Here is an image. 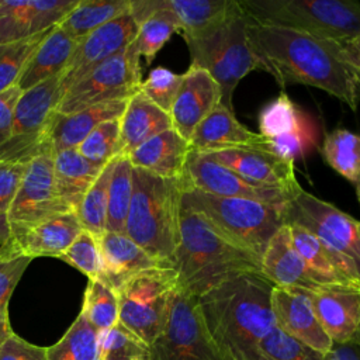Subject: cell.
Returning a JSON list of instances; mask_svg holds the SVG:
<instances>
[{
	"mask_svg": "<svg viewBox=\"0 0 360 360\" xmlns=\"http://www.w3.org/2000/svg\"><path fill=\"white\" fill-rule=\"evenodd\" d=\"M248 38L259 69L283 87H318L356 110L360 103V72L350 65L339 42L290 27L249 18Z\"/></svg>",
	"mask_w": 360,
	"mask_h": 360,
	"instance_id": "1",
	"label": "cell"
},
{
	"mask_svg": "<svg viewBox=\"0 0 360 360\" xmlns=\"http://www.w3.org/2000/svg\"><path fill=\"white\" fill-rule=\"evenodd\" d=\"M273 287L263 274L243 273L198 297L205 329L224 360H259L257 346L276 326Z\"/></svg>",
	"mask_w": 360,
	"mask_h": 360,
	"instance_id": "2",
	"label": "cell"
},
{
	"mask_svg": "<svg viewBox=\"0 0 360 360\" xmlns=\"http://www.w3.org/2000/svg\"><path fill=\"white\" fill-rule=\"evenodd\" d=\"M172 269L177 288L198 298L239 274H262V262L224 238L201 214L181 201L180 239Z\"/></svg>",
	"mask_w": 360,
	"mask_h": 360,
	"instance_id": "3",
	"label": "cell"
},
{
	"mask_svg": "<svg viewBox=\"0 0 360 360\" xmlns=\"http://www.w3.org/2000/svg\"><path fill=\"white\" fill-rule=\"evenodd\" d=\"M132 180L125 235L163 267L172 269L180 239L183 177L165 179L134 167Z\"/></svg>",
	"mask_w": 360,
	"mask_h": 360,
	"instance_id": "4",
	"label": "cell"
},
{
	"mask_svg": "<svg viewBox=\"0 0 360 360\" xmlns=\"http://www.w3.org/2000/svg\"><path fill=\"white\" fill-rule=\"evenodd\" d=\"M181 201L201 214L224 238L260 262L270 238L285 224V205L219 197L194 188H184Z\"/></svg>",
	"mask_w": 360,
	"mask_h": 360,
	"instance_id": "5",
	"label": "cell"
},
{
	"mask_svg": "<svg viewBox=\"0 0 360 360\" xmlns=\"http://www.w3.org/2000/svg\"><path fill=\"white\" fill-rule=\"evenodd\" d=\"M257 22L290 27L336 42L360 35V3L354 0H239Z\"/></svg>",
	"mask_w": 360,
	"mask_h": 360,
	"instance_id": "6",
	"label": "cell"
},
{
	"mask_svg": "<svg viewBox=\"0 0 360 360\" xmlns=\"http://www.w3.org/2000/svg\"><path fill=\"white\" fill-rule=\"evenodd\" d=\"M249 17L243 8L211 35L186 41L191 65L204 69L221 89V104L233 111L232 96L239 82L259 69L248 38Z\"/></svg>",
	"mask_w": 360,
	"mask_h": 360,
	"instance_id": "7",
	"label": "cell"
},
{
	"mask_svg": "<svg viewBox=\"0 0 360 360\" xmlns=\"http://www.w3.org/2000/svg\"><path fill=\"white\" fill-rule=\"evenodd\" d=\"M177 288L173 269L155 267L129 278L118 291V322L146 345L163 330Z\"/></svg>",
	"mask_w": 360,
	"mask_h": 360,
	"instance_id": "8",
	"label": "cell"
},
{
	"mask_svg": "<svg viewBox=\"0 0 360 360\" xmlns=\"http://www.w3.org/2000/svg\"><path fill=\"white\" fill-rule=\"evenodd\" d=\"M60 76H53L21 93L14 108L10 139L0 148V162H24L52 152L51 121L63 97Z\"/></svg>",
	"mask_w": 360,
	"mask_h": 360,
	"instance_id": "9",
	"label": "cell"
},
{
	"mask_svg": "<svg viewBox=\"0 0 360 360\" xmlns=\"http://www.w3.org/2000/svg\"><path fill=\"white\" fill-rule=\"evenodd\" d=\"M139 59L131 42L125 51L94 66L69 87L56 111L70 114L105 101L131 98L142 83Z\"/></svg>",
	"mask_w": 360,
	"mask_h": 360,
	"instance_id": "10",
	"label": "cell"
},
{
	"mask_svg": "<svg viewBox=\"0 0 360 360\" xmlns=\"http://www.w3.org/2000/svg\"><path fill=\"white\" fill-rule=\"evenodd\" d=\"M150 347V360H224L211 340L198 298L176 288L166 325Z\"/></svg>",
	"mask_w": 360,
	"mask_h": 360,
	"instance_id": "11",
	"label": "cell"
},
{
	"mask_svg": "<svg viewBox=\"0 0 360 360\" xmlns=\"http://www.w3.org/2000/svg\"><path fill=\"white\" fill-rule=\"evenodd\" d=\"M285 224L300 225L349 260L360 277V221L305 190L285 205Z\"/></svg>",
	"mask_w": 360,
	"mask_h": 360,
	"instance_id": "12",
	"label": "cell"
},
{
	"mask_svg": "<svg viewBox=\"0 0 360 360\" xmlns=\"http://www.w3.org/2000/svg\"><path fill=\"white\" fill-rule=\"evenodd\" d=\"M66 212H72V210L59 198L56 191L53 152H45L28 162L17 195L7 212L10 231Z\"/></svg>",
	"mask_w": 360,
	"mask_h": 360,
	"instance_id": "13",
	"label": "cell"
},
{
	"mask_svg": "<svg viewBox=\"0 0 360 360\" xmlns=\"http://www.w3.org/2000/svg\"><path fill=\"white\" fill-rule=\"evenodd\" d=\"M183 183L184 188H194L212 195L246 198L274 205H287L295 197L278 188L253 184L215 162L210 155L195 150L188 153Z\"/></svg>",
	"mask_w": 360,
	"mask_h": 360,
	"instance_id": "14",
	"label": "cell"
},
{
	"mask_svg": "<svg viewBox=\"0 0 360 360\" xmlns=\"http://www.w3.org/2000/svg\"><path fill=\"white\" fill-rule=\"evenodd\" d=\"M139 25L129 10L105 22L82 39L60 76V91H65L87 75L94 66L125 51L135 39Z\"/></svg>",
	"mask_w": 360,
	"mask_h": 360,
	"instance_id": "15",
	"label": "cell"
},
{
	"mask_svg": "<svg viewBox=\"0 0 360 360\" xmlns=\"http://www.w3.org/2000/svg\"><path fill=\"white\" fill-rule=\"evenodd\" d=\"M79 0H0V45L56 27Z\"/></svg>",
	"mask_w": 360,
	"mask_h": 360,
	"instance_id": "16",
	"label": "cell"
},
{
	"mask_svg": "<svg viewBox=\"0 0 360 360\" xmlns=\"http://www.w3.org/2000/svg\"><path fill=\"white\" fill-rule=\"evenodd\" d=\"M207 155L253 184L278 188L291 195H297L302 188L295 177L294 163L270 152L256 149H226Z\"/></svg>",
	"mask_w": 360,
	"mask_h": 360,
	"instance_id": "17",
	"label": "cell"
},
{
	"mask_svg": "<svg viewBox=\"0 0 360 360\" xmlns=\"http://www.w3.org/2000/svg\"><path fill=\"white\" fill-rule=\"evenodd\" d=\"M219 103L218 83L204 69L190 65L169 112L172 128L190 142L195 128Z\"/></svg>",
	"mask_w": 360,
	"mask_h": 360,
	"instance_id": "18",
	"label": "cell"
},
{
	"mask_svg": "<svg viewBox=\"0 0 360 360\" xmlns=\"http://www.w3.org/2000/svg\"><path fill=\"white\" fill-rule=\"evenodd\" d=\"M271 311L276 326L283 332L321 353L330 350L333 343L318 321L309 292L274 285Z\"/></svg>",
	"mask_w": 360,
	"mask_h": 360,
	"instance_id": "19",
	"label": "cell"
},
{
	"mask_svg": "<svg viewBox=\"0 0 360 360\" xmlns=\"http://www.w3.org/2000/svg\"><path fill=\"white\" fill-rule=\"evenodd\" d=\"M83 231L75 211L56 215L34 225L11 229L10 238L3 243L18 256L59 257Z\"/></svg>",
	"mask_w": 360,
	"mask_h": 360,
	"instance_id": "20",
	"label": "cell"
},
{
	"mask_svg": "<svg viewBox=\"0 0 360 360\" xmlns=\"http://www.w3.org/2000/svg\"><path fill=\"white\" fill-rule=\"evenodd\" d=\"M292 245L302 257L311 278L321 287L360 285L354 266L342 255L316 238L308 229L288 224Z\"/></svg>",
	"mask_w": 360,
	"mask_h": 360,
	"instance_id": "21",
	"label": "cell"
},
{
	"mask_svg": "<svg viewBox=\"0 0 360 360\" xmlns=\"http://www.w3.org/2000/svg\"><path fill=\"white\" fill-rule=\"evenodd\" d=\"M191 150L211 153L226 149L269 152V139L243 127L221 103L200 122L190 139Z\"/></svg>",
	"mask_w": 360,
	"mask_h": 360,
	"instance_id": "22",
	"label": "cell"
},
{
	"mask_svg": "<svg viewBox=\"0 0 360 360\" xmlns=\"http://www.w3.org/2000/svg\"><path fill=\"white\" fill-rule=\"evenodd\" d=\"M315 314L332 343H345L360 329V285L325 287L309 292Z\"/></svg>",
	"mask_w": 360,
	"mask_h": 360,
	"instance_id": "23",
	"label": "cell"
},
{
	"mask_svg": "<svg viewBox=\"0 0 360 360\" xmlns=\"http://www.w3.org/2000/svg\"><path fill=\"white\" fill-rule=\"evenodd\" d=\"M98 280L115 292L134 276L155 267H163L125 233L105 231L98 238Z\"/></svg>",
	"mask_w": 360,
	"mask_h": 360,
	"instance_id": "24",
	"label": "cell"
},
{
	"mask_svg": "<svg viewBox=\"0 0 360 360\" xmlns=\"http://www.w3.org/2000/svg\"><path fill=\"white\" fill-rule=\"evenodd\" d=\"M262 274L276 287L314 292L321 287L311 278L307 266L292 245L288 224L270 238L262 256Z\"/></svg>",
	"mask_w": 360,
	"mask_h": 360,
	"instance_id": "25",
	"label": "cell"
},
{
	"mask_svg": "<svg viewBox=\"0 0 360 360\" xmlns=\"http://www.w3.org/2000/svg\"><path fill=\"white\" fill-rule=\"evenodd\" d=\"M190 150V142L170 128L139 145L127 158L132 167L158 177L181 179Z\"/></svg>",
	"mask_w": 360,
	"mask_h": 360,
	"instance_id": "26",
	"label": "cell"
},
{
	"mask_svg": "<svg viewBox=\"0 0 360 360\" xmlns=\"http://www.w3.org/2000/svg\"><path fill=\"white\" fill-rule=\"evenodd\" d=\"M128 100L105 101L70 114L56 111L48 132L52 152L77 149V146L96 127L105 121L121 118Z\"/></svg>",
	"mask_w": 360,
	"mask_h": 360,
	"instance_id": "27",
	"label": "cell"
},
{
	"mask_svg": "<svg viewBox=\"0 0 360 360\" xmlns=\"http://www.w3.org/2000/svg\"><path fill=\"white\" fill-rule=\"evenodd\" d=\"M177 17L184 41L201 39L215 32L242 10L239 0H165Z\"/></svg>",
	"mask_w": 360,
	"mask_h": 360,
	"instance_id": "28",
	"label": "cell"
},
{
	"mask_svg": "<svg viewBox=\"0 0 360 360\" xmlns=\"http://www.w3.org/2000/svg\"><path fill=\"white\" fill-rule=\"evenodd\" d=\"M170 128V115L153 104L142 91L135 93L128 100L120 118L118 156H128L139 145Z\"/></svg>",
	"mask_w": 360,
	"mask_h": 360,
	"instance_id": "29",
	"label": "cell"
},
{
	"mask_svg": "<svg viewBox=\"0 0 360 360\" xmlns=\"http://www.w3.org/2000/svg\"><path fill=\"white\" fill-rule=\"evenodd\" d=\"M79 42L59 25L53 27L35 49L18 79V89L25 91L65 72Z\"/></svg>",
	"mask_w": 360,
	"mask_h": 360,
	"instance_id": "30",
	"label": "cell"
},
{
	"mask_svg": "<svg viewBox=\"0 0 360 360\" xmlns=\"http://www.w3.org/2000/svg\"><path fill=\"white\" fill-rule=\"evenodd\" d=\"M103 167L83 158L77 149L53 152V179L59 198L76 211Z\"/></svg>",
	"mask_w": 360,
	"mask_h": 360,
	"instance_id": "31",
	"label": "cell"
},
{
	"mask_svg": "<svg viewBox=\"0 0 360 360\" xmlns=\"http://www.w3.org/2000/svg\"><path fill=\"white\" fill-rule=\"evenodd\" d=\"M131 0H79L59 27L80 42L90 32L129 10Z\"/></svg>",
	"mask_w": 360,
	"mask_h": 360,
	"instance_id": "32",
	"label": "cell"
},
{
	"mask_svg": "<svg viewBox=\"0 0 360 360\" xmlns=\"http://www.w3.org/2000/svg\"><path fill=\"white\" fill-rule=\"evenodd\" d=\"M325 162L353 187L360 202V135L343 128L329 132L321 146Z\"/></svg>",
	"mask_w": 360,
	"mask_h": 360,
	"instance_id": "33",
	"label": "cell"
},
{
	"mask_svg": "<svg viewBox=\"0 0 360 360\" xmlns=\"http://www.w3.org/2000/svg\"><path fill=\"white\" fill-rule=\"evenodd\" d=\"M100 332L79 314L65 335L46 347L48 360H98Z\"/></svg>",
	"mask_w": 360,
	"mask_h": 360,
	"instance_id": "34",
	"label": "cell"
},
{
	"mask_svg": "<svg viewBox=\"0 0 360 360\" xmlns=\"http://www.w3.org/2000/svg\"><path fill=\"white\" fill-rule=\"evenodd\" d=\"M132 165L127 156H117L110 187L105 231L115 233H125V222L132 198Z\"/></svg>",
	"mask_w": 360,
	"mask_h": 360,
	"instance_id": "35",
	"label": "cell"
},
{
	"mask_svg": "<svg viewBox=\"0 0 360 360\" xmlns=\"http://www.w3.org/2000/svg\"><path fill=\"white\" fill-rule=\"evenodd\" d=\"M117 158V156H115ZM115 158L108 162L96 181L90 186L77 210L75 211L83 229L100 238L105 232L107 205H108V187L115 163Z\"/></svg>",
	"mask_w": 360,
	"mask_h": 360,
	"instance_id": "36",
	"label": "cell"
},
{
	"mask_svg": "<svg viewBox=\"0 0 360 360\" xmlns=\"http://www.w3.org/2000/svg\"><path fill=\"white\" fill-rule=\"evenodd\" d=\"M80 314L98 332L110 329L118 322L120 305L117 292L98 278H89Z\"/></svg>",
	"mask_w": 360,
	"mask_h": 360,
	"instance_id": "37",
	"label": "cell"
},
{
	"mask_svg": "<svg viewBox=\"0 0 360 360\" xmlns=\"http://www.w3.org/2000/svg\"><path fill=\"white\" fill-rule=\"evenodd\" d=\"M98 353V360H150L149 345L120 322L100 332Z\"/></svg>",
	"mask_w": 360,
	"mask_h": 360,
	"instance_id": "38",
	"label": "cell"
},
{
	"mask_svg": "<svg viewBox=\"0 0 360 360\" xmlns=\"http://www.w3.org/2000/svg\"><path fill=\"white\" fill-rule=\"evenodd\" d=\"M52 28L21 41L0 45V93L17 86L27 62Z\"/></svg>",
	"mask_w": 360,
	"mask_h": 360,
	"instance_id": "39",
	"label": "cell"
},
{
	"mask_svg": "<svg viewBox=\"0 0 360 360\" xmlns=\"http://www.w3.org/2000/svg\"><path fill=\"white\" fill-rule=\"evenodd\" d=\"M294 101L281 91L276 100L269 103L259 115V129L260 135L267 139L292 132L305 120Z\"/></svg>",
	"mask_w": 360,
	"mask_h": 360,
	"instance_id": "40",
	"label": "cell"
},
{
	"mask_svg": "<svg viewBox=\"0 0 360 360\" xmlns=\"http://www.w3.org/2000/svg\"><path fill=\"white\" fill-rule=\"evenodd\" d=\"M259 360H323L321 353L274 326L257 346Z\"/></svg>",
	"mask_w": 360,
	"mask_h": 360,
	"instance_id": "41",
	"label": "cell"
},
{
	"mask_svg": "<svg viewBox=\"0 0 360 360\" xmlns=\"http://www.w3.org/2000/svg\"><path fill=\"white\" fill-rule=\"evenodd\" d=\"M120 118L110 120L96 127L77 146L79 153L96 166L104 167L118 156Z\"/></svg>",
	"mask_w": 360,
	"mask_h": 360,
	"instance_id": "42",
	"label": "cell"
},
{
	"mask_svg": "<svg viewBox=\"0 0 360 360\" xmlns=\"http://www.w3.org/2000/svg\"><path fill=\"white\" fill-rule=\"evenodd\" d=\"M58 259L77 269L89 278H98L100 274V248L98 238L83 229L72 245Z\"/></svg>",
	"mask_w": 360,
	"mask_h": 360,
	"instance_id": "43",
	"label": "cell"
},
{
	"mask_svg": "<svg viewBox=\"0 0 360 360\" xmlns=\"http://www.w3.org/2000/svg\"><path fill=\"white\" fill-rule=\"evenodd\" d=\"M181 82L183 75L173 73L166 68H155L149 72L148 77L142 80L139 91L169 114Z\"/></svg>",
	"mask_w": 360,
	"mask_h": 360,
	"instance_id": "44",
	"label": "cell"
},
{
	"mask_svg": "<svg viewBox=\"0 0 360 360\" xmlns=\"http://www.w3.org/2000/svg\"><path fill=\"white\" fill-rule=\"evenodd\" d=\"M315 143V127L308 118H305L292 132L269 139V152L294 163L295 159L304 156L309 149H312Z\"/></svg>",
	"mask_w": 360,
	"mask_h": 360,
	"instance_id": "45",
	"label": "cell"
},
{
	"mask_svg": "<svg viewBox=\"0 0 360 360\" xmlns=\"http://www.w3.org/2000/svg\"><path fill=\"white\" fill-rule=\"evenodd\" d=\"M31 262V257L14 255L4 245L0 246V314L8 309L11 294Z\"/></svg>",
	"mask_w": 360,
	"mask_h": 360,
	"instance_id": "46",
	"label": "cell"
},
{
	"mask_svg": "<svg viewBox=\"0 0 360 360\" xmlns=\"http://www.w3.org/2000/svg\"><path fill=\"white\" fill-rule=\"evenodd\" d=\"M27 167L24 162H0V214L7 215Z\"/></svg>",
	"mask_w": 360,
	"mask_h": 360,
	"instance_id": "47",
	"label": "cell"
},
{
	"mask_svg": "<svg viewBox=\"0 0 360 360\" xmlns=\"http://www.w3.org/2000/svg\"><path fill=\"white\" fill-rule=\"evenodd\" d=\"M0 360H48L46 347L30 343L13 332L0 347Z\"/></svg>",
	"mask_w": 360,
	"mask_h": 360,
	"instance_id": "48",
	"label": "cell"
},
{
	"mask_svg": "<svg viewBox=\"0 0 360 360\" xmlns=\"http://www.w3.org/2000/svg\"><path fill=\"white\" fill-rule=\"evenodd\" d=\"M18 86H13L0 93V148L10 139L13 129L14 108L21 96Z\"/></svg>",
	"mask_w": 360,
	"mask_h": 360,
	"instance_id": "49",
	"label": "cell"
},
{
	"mask_svg": "<svg viewBox=\"0 0 360 360\" xmlns=\"http://www.w3.org/2000/svg\"><path fill=\"white\" fill-rule=\"evenodd\" d=\"M323 360H360V329L349 342L333 343Z\"/></svg>",
	"mask_w": 360,
	"mask_h": 360,
	"instance_id": "50",
	"label": "cell"
},
{
	"mask_svg": "<svg viewBox=\"0 0 360 360\" xmlns=\"http://www.w3.org/2000/svg\"><path fill=\"white\" fill-rule=\"evenodd\" d=\"M339 44L346 55V59L350 62L353 68H356L360 72V35L340 41Z\"/></svg>",
	"mask_w": 360,
	"mask_h": 360,
	"instance_id": "51",
	"label": "cell"
},
{
	"mask_svg": "<svg viewBox=\"0 0 360 360\" xmlns=\"http://www.w3.org/2000/svg\"><path fill=\"white\" fill-rule=\"evenodd\" d=\"M13 333L11 325H10V318H8V309L0 314V347L6 342V339Z\"/></svg>",
	"mask_w": 360,
	"mask_h": 360,
	"instance_id": "52",
	"label": "cell"
},
{
	"mask_svg": "<svg viewBox=\"0 0 360 360\" xmlns=\"http://www.w3.org/2000/svg\"><path fill=\"white\" fill-rule=\"evenodd\" d=\"M10 238V225L6 214H0V246Z\"/></svg>",
	"mask_w": 360,
	"mask_h": 360,
	"instance_id": "53",
	"label": "cell"
}]
</instances>
